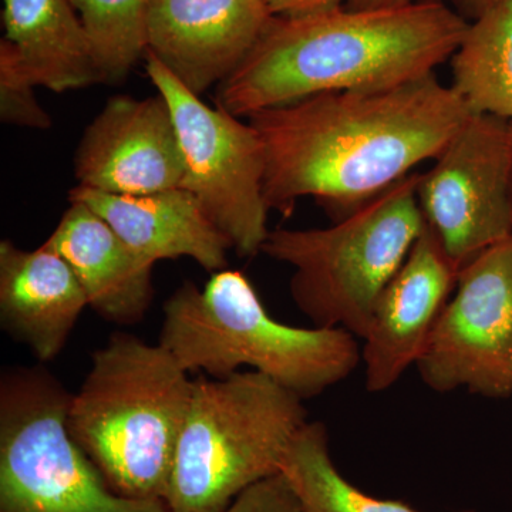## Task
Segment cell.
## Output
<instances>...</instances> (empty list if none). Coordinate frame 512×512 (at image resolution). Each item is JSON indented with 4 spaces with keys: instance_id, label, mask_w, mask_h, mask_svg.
Instances as JSON below:
<instances>
[{
    "instance_id": "1",
    "label": "cell",
    "mask_w": 512,
    "mask_h": 512,
    "mask_svg": "<svg viewBox=\"0 0 512 512\" xmlns=\"http://www.w3.org/2000/svg\"><path fill=\"white\" fill-rule=\"evenodd\" d=\"M471 114L436 73L258 111L248 121L264 144L266 207L288 217L311 197L343 217L439 156Z\"/></svg>"
},
{
    "instance_id": "2",
    "label": "cell",
    "mask_w": 512,
    "mask_h": 512,
    "mask_svg": "<svg viewBox=\"0 0 512 512\" xmlns=\"http://www.w3.org/2000/svg\"><path fill=\"white\" fill-rule=\"evenodd\" d=\"M467 29L466 20L436 0L274 16L217 87L215 106L248 119L320 93L399 86L451 59Z\"/></svg>"
},
{
    "instance_id": "3",
    "label": "cell",
    "mask_w": 512,
    "mask_h": 512,
    "mask_svg": "<svg viewBox=\"0 0 512 512\" xmlns=\"http://www.w3.org/2000/svg\"><path fill=\"white\" fill-rule=\"evenodd\" d=\"M357 339L345 329L279 322L247 276L224 269L204 288L185 282L165 301L158 343L188 373L221 379L248 367L305 402L355 372Z\"/></svg>"
},
{
    "instance_id": "4",
    "label": "cell",
    "mask_w": 512,
    "mask_h": 512,
    "mask_svg": "<svg viewBox=\"0 0 512 512\" xmlns=\"http://www.w3.org/2000/svg\"><path fill=\"white\" fill-rule=\"evenodd\" d=\"M190 373L160 343L114 333L70 397L67 429L111 490L163 500L190 404Z\"/></svg>"
},
{
    "instance_id": "5",
    "label": "cell",
    "mask_w": 512,
    "mask_h": 512,
    "mask_svg": "<svg viewBox=\"0 0 512 512\" xmlns=\"http://www.w3.org/2000/svg\"><path fill=\"white\" fill-rule=\"evenodd\" d=\"M308 421L301 397L254 370L194 379L165 504L173 512H224L249 488L281 474Z\"/></svg>"
},
{
    "instance_id": "6",
    "label": "cell",
    "mask_w": 512,
    "mask_h": 512,
    "mask_svg": "<svg viewBox=\"0 0 512 512\" xmlns=\"http://www.w3.org/2000/svg\"><path fill=\"white\" fill-rule=\"evenodd\" d=\"M407 175L326 228L269 231L262 251L292 266V301L316 328L362 339L377 301L426 227Z\"/></svg>"
},
{
    "instance_id": "7",
    "label": "cell",
    "mask_w": 512,
    "mask_h": 512,
    "mask_svg": "<svg viewBox=\"0 0 512 512\" xmlns=\"http://www.w3.org/2000/svg\"><path fill=\"white\" fill-rule=\"evenodd\" d=\"M70 397L42 366L0 377V512H173L111 490L70 436Z\"/></svg>"
},
{
    "instance_id": "8",
    "label": "cell",
    "mask_w": 512,
    "mask_h": 512,
    "mask_svg": "<svg viewBox=\"0 0 512 512\" xmlns=\"http://www.w3.org/2000/svg\"><path fill=\"white\" fill-rule=\"evenodd\" d=\"M146 70L170 106L184 157L181 188L200 201L239 256H254L268 238L265 150L258 131L221 107H210L146 52Z\"/></svg>"
},
{
    "instance_id": "9",
    "label": "cell",
    "mask_w": 512,
    "mask_h": 512,
    "mask_svg": "<svg viewBox=\"0 0 512 512\" xmlns=\"http://www.w3.org/2000/svg\"><path fill=\"white\" fill-rule=\"evenodd\" d=\"M512 123L471 114L420 173L427 227L458 269L512 237Z\"/></svg>"
},
{
    "instance_id": "10",
    "label": "cell",
    "mask_w": 512,
    "mask_h": 512,
    "mask_svg": "<svg viewBox=\"0 0 512 512\" xmlns=\"http://www.w3.org/2000/svg\"><path fill=\"white\" fill-rule=\"evenodd\" d=\"M416 369L437 393L512 396V237L458 272Z\"/></svg>"
},
{
    "instance_id": "11",
    "label": "cell",
    "mask_w": 512,
    "mask_h": 512,
    "mask_svg": "<svg viewBox=\"0 0 512 512\" xmlns=\"http://www.w3.org/2000/svg\"><path fill=\"white\" fill-rule=\"evenodd\" d=\"M184 157L173 113L161 96L107 100L74 154L79 187L143 195L181 187Z\"/></svg>"
},
{
    "instance_id": "12",
    "label": "cell",
    "mask_w": 512,
    "mask_h": 512,
    "mask_svg": "<svg viewBox=\"0 0 512 512\" xmlns=\"http://www.w3.org/2000/svg\"><path fill=\"white\" fill-rule=\"evenodd\" d=\"M272 18L264 0H153L147 52L201 96L241 66Z\"/></svg>"
},
{
    "instance_id": "13",
    "label": "cell",
    "mask_w": 512,
    "mask_h": 512,
    "mask_svg": "<svg viewBox=\"0 0 512 512\" xmlns=\"http://www.w3.org/2000/svg\"><path fill=\"white\" fill-rule=\"evenodd\" d=\"M460 269L429 227L384 288L362 345L366 389L382 393L416 366L441 311L456 289Z\"/></svg>"
},
{
    "instance_id": "14",
    "label": "cell",
    "mask_w": 512,
    "mask_h": 512,
    "mask_svg": "<svg viewBox=\"0 0 512 512\" xmlns=\"http://www.w3.org/2000/svg\"><path fill=\"white\" fill-rule=\"evenodd\" d=\"M86 308L72 266L46 242L33 251L0 242V325L37 360L62 353Z\"/></svg>"
},
{
    "instance_id": "15",
    "label": "cell",
    "mask_w": 512,
    "mask_h": 512,
    "mask_svg": "<svg viewBox=\"0 0 512 512\" xmlns=\"http://www.w3.org/2000/svg\"><path fill=\"white\" fill-rule=\"evenodd\" d=\"M70 201L92 208L128 247L153 264L185 256L214 274L227 268L231 244L184 188L119 195L76 187Z\"/></svg>"
},
{
    "instance_id": "16",
    "label": "cell",
    "mask_w": 512,
    "mask_h": 512,
    "mask_svg": "<svg viewBox=\"0 0 512 512\" xmlns=\"http://www.w3.org/2000/svg\"><path fill=\"white\" fill-rule=\"evenodd\" d=\"M46 244L72 266L89 308L107 322H141L154 299L153 262L128 247L86 204L70 201Z\"/></svg>"
},
{
    "instance_id": "17",
    "label": "cell",
    "mask_w": 512,
    "mask_h": 512,
    "mask_svg": "<svg viewBox=\"0 0 512 512\" xmlns=\"http://www.w3.org/2000/svg\"><path fill=\"white\" fill-rule=\"evenodd\" d=\"M3 26L36 86L64 93L101 83L92 42L70 0H5Z\"/></svg>"
},
{
    "instance_id": "18",
    "label": "cell",
    "mask_w": 512,
    "mask_h": 512,
    "mask_svg": "<svg viewBox=\"0 0 512 512\" xmlns=\"http://www.w3.org/2000/svg\"><path fill=\"white\" fill-rule=\"evenodd\" d=\"M453 87L473 114L512 123V0L481 10L451 56Z\"/></svg>"
},
{
    "instance_id": "19",
    "label": "cell",
    "mask_w": 512,
    "mask_h": 512,
    "mask_svg": "<svg viewBox=\"0 0 512 512\" xmlns=\"http://www.w3.org/2000/svg\"><path fill=\"white\" fill-rule=\"evenodd\" d=\"M281 474L305 512H419L403 501L366 494L343 477L333 463L328 427L322 421H308L299 430Z\"/></svg>"
},
{
    "instance_id": "20",
    "label": "cell",
    "mask_w": 512,
    "mask_h": 512,
    "mask_svg": "<svg viewBox=\"0 0 512 512\" xmlns=\"http://www.w3.org/2000/svg\"><path fill=\"white\" fill-rule=\"evenodd\" d=\"M92 42L101 83L124 82L147 52L153 0H70Z\"/></svg>"
},
{
    "instance_id": "21",
    "label": "cell",
    "mask_w": 512,
    "mask_h": 512,
    "mask_svg": "<svg viewBox=\"0 0 512 512\" xmlns=\"http://www.w3.org/2000/svg\"><path fill=\"white\" fill-rule=\"evenodd\" d=\"M36 84L5 39L0 43V119L10 126L47 130L52 119L37 103Z\"/></svg>"
},
{
    "instance_id": "22",
    "label": "cell",
    "mask_w": 512,
    "mask_h": 512,
    "mask_svg": "<svg viewBox=\"0 0 512 512\" xmlns=\"http://www.w3.org/2000/svg\"><path fill=\"white\" fill-rule=\"evenodd\" d=\"M224 512H305L284 474L255 484Z\"/></svg>"
},
{
    "instance_id": "23",
    "label": "cell",
    "mask_w": 512,
    "mask_h": 512,
    "mask_svg": "<svg viewBox=\"0 0 512 512\" xmlns=\"http://www.w3.org/2000/svg\"><path fill=\"white\" fill-rule=\"evenodd\" d=\"M272 16L279 18H301V16L318 15L343 8L348 0H264Z\"/></svg>"
},
{
    "instance_id": "24",
    "label": "cell",
    "mask_w": 512,
    "mask_h": 512,
    "mask_svg": "<svg viewBox=\"0 0 512 512\" xmlns=\"http://www.w3.org/2000/svg\"><path fill=\"white\" fill-rule=\"evenodd\" d=\"M416 0H348L352 9H390L412 5Z\"/></svg>"
},
{
    "instance_id": "25",
    "label": "cell",
    "mask_w": 512,
    "mask_h": 512,
    "mask_svg": "<svg viewBox=\"0 0 512 512\" xmlns=\"http://www.w3.org/2000/svg\"><path fill=\"white\" fill-rule=\"evenodd\" d=\"M464 2L476 3V5L480 6L481 10H483L488 8V6L501 2V0H464Z\"/></svg>"
},
{
    "instance_id": "26",
    "label": "cell",
    "mask_w": 512,
    "mask_h": 512,
    "mask_svg": "<svg viewBox=\"0 0 512 512\" xmlns=\"http://www.w3.org/2000/svg\"><path fill=\"white\" fill-rule=\"evenodd\" d=\"M511 200H512V168H511Z\"/></svg>"
}]
</instances>
